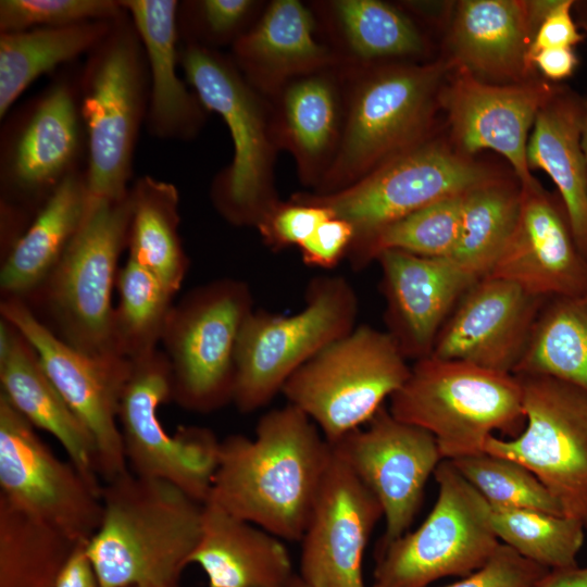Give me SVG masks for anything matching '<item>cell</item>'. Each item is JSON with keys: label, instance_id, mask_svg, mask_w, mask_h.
<instances>
[{"label": "cell", "instance_id": "15", "mask_svg": "<svg viewBox=\"0 0 587 587\" xmlns=\"http://www.w3.org/2000/svg\"><path fill=\"white\" fill-rule=\"evenodd\" d=\"M525 426L512 439L490 436L484 452L514 460L547 487L563 514L587 529V392L544 375H516Z\"/></svg>", "mask_w": 587, "mask_h": 587}, {"label": "cell", "instance_id": "11", "mask_svg": "<svg viewBox=\"0 0 587 587\" xmlns=\"http://www.w3.org/2000/svg\"><path fill=\"white\" fill-rule=\"evenodd\" d=\"M252 311L249 285L234 278L201 285L173 304L161 342L176 403L208 413L233 402L237 339Z\"/></svg>", "mask_w": 587, "mask_h": 587}, {"label": "cell", "instance_id": "40", "mask_svg": "<svg viewBox=\"0 0 587 587\" xmlns=\"http://www.w3.org/2000/svg\"><path fill=\"white\" fill-rule=\"evenodd\" d=\"M490 524L500 542L548 570L577 565L585 527L565 515L489 505Z\"/></svg>", "mask_w": 587, "mask_h": 587}, {"label": "cell", "instance_id": "43", "mask_svg": "<svg viewBox=\"0 0 587 587\" xmlns=\"http://www.w3.org/2000/svg\"><path fill=\"white\" fill-rule=\"evenodd\" d=\"M125 13L120 0H1L0 33L114 21Z\"/></svg>", "mask_w": 587, "mask_h": 587}, {"label": "cell", "instance_id": "46", "mask_svg": "<svg viewBox=\"0 0 587 587\" xmlns=\"http://www.w3.org/2000/svg\"><path fill=\"white\" fill-rule=\"evenodd\" d=\"M353 239L354 229L351 224L332 215L299 246L302 261L310 266L333 268L346 259Z\"/></svg>", "mask_w": 587, "mask_h": 587}, {"label": "cell", "instance_id": "6", "mask_svg": "<svg viewBox=\"0 0 587 587\" xmlns=\"http://www.w3.org/2000/svg\"><path fill=\"white\" fill-rule=\"evenodd\" d=\"M388 410L430 433L446 460L482 453L495 432L515 437L525 426L516 375L430 355L411 366Z\"/></svg>", "mask_w": 587, "mask_h": 587}, {"label": "cell", "instance_id": "3", "mask_svg": "<svg viewBox=\"0 0 587 587\" xmlns=\"http://www.w3.org/2000/svg\"><path fill=\"white\" fill-rule=\"evenodd\" d=\"M450 57L433 62L346 68L345 118L336 157L314 191L329 195L430 138L441 91L455 70Z\"/></svg>", "mask_w": 587, "mask_h": 587}, {"label": "cell", "instance_id": "27", "mask_svg": "<svg viewBox=\"0 0 587 587\" xmlns=\"http://www.w3.org/2000/svg\"><path fill=\"white\" fill-rule=\"evenodd\" d=\"M145 48L149 70V105L145 125L152 137L190 140L209 111L178 76L180 36L176 0H120Z\"/></svg>", "mask_w": 587, "mask_h": 587}, {"label": "cell", "instance_id": "30", "mask_svg": "<svg viewBox=\"0 0 587 587\" xmlns=\"http://www.w3.org/2000/svg\"><path fill=\"white\" fill-rule=\"evenodd\" d=\"M310 5L321 39L341 67L413 62L427 50L426 40L416 24L389 3L330 0Z\"/></svg>", "mask_w": 587, "mask_h": 587}, {"label": "cell", "instance_id": "5", "mask_svg": "<svg viewBox=\"0 0 587 587\" xmlns=\"http://www.w3.org/2000/svg\"><path fill=\"white\" fill-rule=\"evenodd\" d=\"M78 89L90 196L121 199L130 188L150 89L145 48L127 12L86 55Z\"/></svg>", "mask_w": 587, "mask_h": 587}, {"label": "cell", "instance_id": "36", "mask_svg": "<svg viewBox=\"0 0 587 587\" xmlns=\"http://www.w3.org/2000/svg\"><path fill=\"white\" fill-rule=\"evenodd\" d=\"M82 544L0 497V587H57Z\"/></svg>", "mask_w": 587, "mask_h": 587}, {"label": "cell", "instance_id": "10", "mask_svg": "<svg viewBox=\"0 0 587 587\" xmlns=\"http://www.w3.org/2000/svg\"><path fill=\"white\" fill-rule=\"evenodd\" d=\"M407 360L387 332L360 325L298 369L282 394L334 445L401 388L411 372Z\"/></svg>", "mask_w": 587, "mask_h": 587}, {"label": "cell", "instance_id": "22", "mask_svg": "<svg viewBox=\"0 0 587 587\" xmlns=\"http://www.w3.org/2000/svg\"><path fill=\"white\" fill-rule=\"evenodd\" d=\"M486 276L512 282L544 299L587 291V259L560 198L542 186L521 187L515 229Z\"/></svg>", "mask_w": 587, "mask_h": 587}, {"label": "cell", "instance_id": "23", "mask_svg": "<svg viewBox=\"0 0 587 587\" xmlns=\"http://www.w3.org/2000/svg\"><path fill=\"white\" fill-rule=\"evenodd\" d=\"M387 333L407 359L429 357L435 340L464 292L478 279L451 259L382 252Z\"/></svg>", "mask_w": 587, "mask_h": 587}, {"label": "cell", "instance_id": "2", "mask_svg": "<svg viewBox=\"0 0 587 587\" xmlns=\"http://www.w3.org/2000/svg\"><path fill=\"white\" fill-rule=\"evenodd\" d=\"M86 544L98 587H178L201 533L202 505L175 485L127 470L102 485Z\"/></svg>", "mask_w": 587, "mask_h": 587}, {"label": "cell", "instance_id": "32", "mask_svg": "<svg viewBox=\"0 0 587 587\" xmlns=\"http://www.w3.org/2000/svg\"><path fill=\"white\" fill-rule=\"evenodd\" d=\"M86 170L68 176L5 249L0 272L4 298L26 301L48 279L78 230L90 202Z\"/></svg>", "mask_w": 587, "mask_h": 587}, {"label": "cell", "instance_id": "37", "mask_svg": "<svg viewBox=\"0 0 587 587\" xmlns=\"http://www.w3.org/2000/svg\"><path fill=\"white\" fill-rule=\"evenodd\" d=\"M520 208L521 186L499 177L465 192L460 239L451 260L476 279L485 277L508 245Z\"/></svg>", "mask_w": 587, "mask_h": 587}, {"label": "cell", "instance_id": "41", "mask_svg": "<svg viewBox=\"0 0 587 587\" xmlns=\"http://www.w3.org/2000/svg\"><path fill=\"white\" fill-rule=\"evenodd\" d=\"M450 461L490 507L564 515L538 477L514 460L482 452Z\"/></svg>", "mask_w": 587, "mask_h": 587}, {"label": "cell", "instance_id": "14", "mask_svg": "<svg viewBox=\"0 0 587 587\" xmlns=\"http://www.w3.org/2000/svg\"><path fill=\"white\" fill-rule=\"evenodd\" d=\"M173 400L172 367L164 351L130 360L118 426L128 470L141 477L171 483L203 503L210 496L221 441L204 427L183 426L172 436L159 407Z\"/></svg>", "mask_w": 587, "mask_h": 587}, {"label": "cell", "instance_id": "31", "mask_svg": "<svg viewBox=\"0 0 587 587\" xmlns=\"http://www.w3.org/2000/svg\"><path fill=\"white\" fill-rule=\"evenodd\" d=\"M586 100L559 86L529 134V170H542L558 188L577 246L587 259V159L583 148Z\"/></svg>", "mask_w": 587, "mask_h": 587}, {"label": "cell", "instance_id": "33", "mask_svg": "<svg viewBox=\"0 0 587 587\" xmlns=\"http://www.w3.org/2000/svg\"><path fill=\"white\" fill-rule=\"evenodd\" d=\"M114 21L0 33V118L38 77L87 55Z\"/></svg>", "mask_w": 587, "mask_h": 587}, {"label": "cell", "instance_id": "19", "mask_svg": "<svg viewBox=\"0 0 587 587\" xmlns=\"http://www.w3.org/2000/svg\"><path fill=\"white\" fill-rule=\"evenodd\" d=\"M558 88L537 77L490 84L457 66L440 96L455 149L467 157L485 149L498 152L522 188L541 186L527 164V142L539 110Z\"/></svg>", "mask_w": 587, "mask_h": 587}, {"label": "cell", "instance_id": "16", "mask_svg": "<svg viewBox=\"0 0 587 587\" xmlns=\"http://www.w3.org/2000/svg\"><path fill=\"white\" fill-rule=\"evenodd\" d=\"M102 484L59 459L0 394V497L79 542L102 519Z\"/></svg>", "mask_w": 587, "mask_h": 587}, {"label": "cell", "instance_id": "1", "mask_svg": "<svg viewBox=\"0 0 587 587\" xmlns=\"http://www.w3.org/2000/svg\"><path fill=\"white\" fill-rule=\"evenodd\" d=\"M333 446L312 420L288 403L264 413L254 438L234 434L220 444L207 500L274 536L300 541Z\"/></svg>", "mask_w": 587, "mask_h": 587}, {"label": "cell", "instance_id": "28", "mask_svg": "<svg viewBox=\"0 0 587 587\" xmlns=\"http://www.w3.org/2000/svg\"><path fill=\"white\" fill-rule=\"evenodd\" d=\"M1 395L35 428L52 435L70 461L99 483L93 438L46 374L29 341L10 322L0 321Z\"/></svg>", "mask_w": 587, "mask_h": 587}, {"label": "cell", "instance_id": "25", "mask_svg": "<svg viewBox=\"0 0 587 587\" xmlns=\"http://www.w3.org/2000/svg\"><path fill=\"white\" fill-rule=\"evenodd\" d=\"M246 80L267 99L290 80L338 62L321 39L310 4L273 0L232 46L229 55Z\"/></svg>", "mask_w": 587, "mask_h": 587}, {"label": "cell", "instance_id": "29", "mask_svg": "<svg viewBox=\"0 0 587 587\" xmlns=\"http://www.w3.org/2000/svg\"><path fill=\"white\" fill-rule=\"evenodd\" d=\"M189 563L203 570L209 587H289L296 576L280 538L211 500L203 502Z\"/></svg>", "mask_w": 587, "mask_h": 587}, {"label": "cell", "instance_id": "50", "mask_svg": "<svg viewBox=\"0 0 587 587\" xmlns=\"http://www.w3.org/2000/svg\"><path fill=\"white\" fill-rule=\"evenodd\" d=\"M532 587H587V566L549 570Z\"/></svg>", "mask_w": 587, "mask_h": 587}, {"label": "cell", "instance_id": "17", "mask_svg": "<svg viewBox=\"0 0 587 587\" xmlns=\"http://www.w3.org/2000/svg\"><path fill=\"white\" fill-rule=\"evenodd\" d=\"M0 313L34 347L46 374L91 434L99 478L107 483L125 473L128 465L117 414L130 361L79 351L39 320L24 300L3 298Z\"/></svg>", "mask_w": 587, "mask_h": 587}, {"label": "cell", "instance_id": "48", "mask_svg": "<svg viewBox=\"0 0 587 587\" xmlns=\"http://www.w3.org/2000/svg\"><path fill=\"white\" fill-rule=\"evenodd\" d=\"M530 62L545 78L558 82L574 73L578 59L573 48H551L536 52Z\"/></svg>", "mask_w": 587, "mask_h": 587}, {"label": "cell", "instance_id": "47", "mask_svg": "<svg viewBox=\"0 0 587 587\" xmlns=\"http://www.w3.org/2000/svg\"><path fill=\"white\" fill-rule=\"evenodd\" d=\"M574 3L573 0H555L536 30L529 49V60L540 50L574 48L584 40L572 16Z\"/></svg>", "mask_w": 587, "mask_h": 587}, {"label": "cell", "instance_id": "52", "mask_svg": "<svg viewBox=\"0 0 587 587\" xmlns=\"http://www.w3.org/2000/svg\"><path fill=\"white\" fill-rule=\"evenodd\" d=\"M583 148H584V152L587 159V100H586V116H585L584 130H583Z\"/></svg>", "mask_w": 587, "mask_h": 587}, {"label": "cell", "instance_id": "13", "mask_svg": "<svg viewBox=\"0 0 587 587\" xmlns=\"http://www.w3.org/2000/svg\"><path fill=\"white\" fill-rule=\"evenodd\" d=\"M496 177L471 157L430 137L342 190L297 192L291 198L326 208L350 223L353 247L423 207L463 195Z\"/></svg>", "mask_w": 587, "mask_h": 587}, {"label": "cell", "instance_id": "21", "mask_svg": "<svg viewBox=\"0 0 587 587\" xmlns=\"http://www.w3.org/2000/svg\"><path fill=\"white\" fill-rule=\"evenodd\" d=\"M547 300L512 282L482 277L444 323L430 357L514 374Z\"/></svg>", "mask_w": 587, "mask_h": 587}, {"label": "cell", "instance_id": "26", "mask_svg": "<svg viewBox=\"0 0 587 587\" xmlns=\"http://www.w3.org/2000/svg\"><path fill=\"white\" fill-rule=\"evenodd\" d=\"M279 149L295 159L314 191L329 170L345 118V72L334 65L297 77L268 98Z\"/></svg>", "mask_w": 587, "mask_h": 587}, {"label": "cell", "instance_id": "53", "mask_svg": "<svg viewBox=\"0 0 587 587\" xmlns=\"http://www.w3.org/2000/svg\"><path fill=\"white\" fill-rule=\"evenodd\" d=\"M289 587H312V586L307 584L298 574H296Z\"/></svg>", "mask_w": 587, "mask_h": 587}, {"label": "cell", "instance_id": "24", "mask_svg": "<svg viewBox=\"0 0 587 587\" xmlns=\"http://www.w3.org/2000/svg\"><path fill=\"white\" fill-rule=\"evenodd\" d=\"M555 0H463L448 28L451 59L485 80L520 83L534 78L529 49Z\"/></svg>", "mask_w": 587, "mask_h": 587}, {"label": "cell", "instance_id": "8", "mask_svg": "<svg viewBox=\"0 0 587 587\" xmlns=\"http://www.w3.org/2000/svg\"><path fill=\"white\" fill-rule=\"evenodd\" d=\"M358 297L340 275L313 278L304 308L294 315L253 310L242 323L235 351L233 402L250 413L282 394L304 363L355 328Z\"/></svg>", "mask_w": 587, "mask_h": 587}, {"label": "cell", "instance_id": "39", "mask_svg": "<svg viewBox=\"0 0 587 587\" xmlns=\"http://www.w3.org/2000/svg\"><path fill=\"white\" fill-rule=\"evenodd\" d=\"M120 301L113 310L112 344L127 360L146 355L161 342L173 295L149 270L132 259L116 277Z\"/></svg>", "mask_w": 587, "mask_h": 587}, {"label": "cell", "instance_id": "7", "mask_svg": "<svg viewBox=\"0 0 587 587\" xmlns=\"http://www.w3.org/2000/svg\"><path fill=\"white\" fill-rule=\"evenodd\" d=\"M79 73H59L7 118L1 132L0 189L4 236L16 238L53 191L87 168Z\"/></svg>", "mask_w": 587, "mask_h": 587}, {"label": "cell", "instance_id": "42", "mask_svg": "<svg viewBox=\"0 0 587 587\" xmlns=\"http://www.w3.org/2000/svg\"><path fill=\"white\" fill-rule=\"evenodd\" d=\"M265 4L253 0H198L179 2L177 23L182 42L216 49L240 38Z\"/></svg>", "mask_w": 587, "mask_h": 587}, {"label": "cell", "instance_id": "35", "mask_svg": "<svg viewBox=\"0 0 587 587\" xmlns=\"http://www.w3.org/2000/svg\"><path fill=\"white\" fill-rule=\"evenodd\" d=\"M514 375H544L587 392V291L548 299Z\"/></svg>", "mask_w": 587, "mask_h": 587}, {"label": "cell", "instance_id": "18", "mask_svg": "<svg viewBox=\"0 0 587 587\" xmlns=\"http://www.w3.org/2000/svg\"><path fill=\"white\" fill-rule=\"evenodd\" d=\"M366 424L333 446L382 504V548L408 532L444 458L430 433L396 419L384 405Z\"/></svg>", "mask_w": 587, "mask_h": 587}, {"label": "cell", "instance_id": "51", "mask_svg": "<svg viewBox=\"0 0 587 587\" xmlns=\"http://www.w3.org/2000/svg\"><path fill=\"white\" fill-rule=\"evenodd\" d=\"M574 7L577 8V11H578L579 15L583 16V26L587 30V1H584V2H576L575 1Z\"/></svg>", "mask_w": 587, "mask_h": 587}, {"label": "cell", "instance_id": "34", "mask_svg": "<svg viewBox=\"0 0 587 587\" xmlns=\"http://www.w3.org/2000/svg\"><path fill=\"white\" fill-rule=\"evenodd\" d=\"M129 193L128 258L149 270L175 296L189 265L178 232V190L171 183L143 175L130 185Z\"/></svg>", "mask_w": 587, "mask_h": 587}, {"label": "cell", "instance_id": "38", "mask_svg": "<svg viewBox=\"0 0 587 587\" xmlns=\"http://www.w3.org/2000/svg\"><path fill=\"white\" fill-rule=\"evenodd\" d=\"M463 195L440 199L389 224L351 247L346 259L353 270L364 268L387 250L451 259L460 239Z\"/></svg>", "mask_w": 587, "mask_h": 587}, {"label": "cell", "instance_id": "49", "mask_svg": "<svg viewBox=\"0 0 587 587\" xmlns=\"http://www.w3.org/2000/svg\"><path fill=\"white\" fill-rule=\"evenodd\" d=\"M82 544L73 553L57 582V587H98L97 577Z\"/></svg>", "mask_w": 587, "mask_h": 587}, {"label": "cell", "instance_id": "12", "mask_svg": "<svg viewBox=\"0 0 587 587\" xmlns=\"http://www.w3.org/2000/svg\"><path fill=\"white\" fill-rule=\"evenodd\" d=\"M437 500L424 522L377 548L372 587H426L447 576H469L494 555L500 540L489 504L444 459L434 472Z\"/></svg>", "mask_w": 587, "mask_h": 587}, {"label": "cell", "instance_id": "4", "mask_svg": "<svg viewBox=\"0 0 587 587\" xmlns=\"http://www.w3.org/2000/svg\"><path fill=\"white\" fill-rule=\"evenodd\" d=\"M179 66L207 110L225 122L234 145L232 162L212 182L213 207L232 225L257 227L280 201L271 102L217 49L183 42Z\"/></svg>", "mask_w": 587, "mask_h": 587}, {"label": "cell", "instance_id": "9", "mask_svg": "<svg viewBox=\"0 0 587 587\" xmlns=\"http://www.w3.org/2000/svg\"><path fill=\"white\" fill-rule=\"evenodd\" d=\"M130 217L129 191L121 199L91 197L78 230L33 296L45 303L58 336L90 355H117L112 344V290L118 258L127 248Z\"/></svg>", "mask_w": 587, "mask_h": 587}, {"label": "cell", "instance_id": "20", "mask_svg": "<svg viewBox=\"0 0 587 587\" xmlns=\"http://www.w3.org/2000/svg\"><path fill=\"white\" fill-rule=\"evenodd\" d=\"M382 517L377 498L333 446L300 540L298 575L312 587H366L364 552Z\"/></svg>", "mask_w": 587, "mask_h": 587}, {"label": "cell", "instance_id": "44", "mask_svg": "<svg viewBox=\"0 0 587 587\" xmlns=\"http://www.w3.org/2000/svg\"><path fill=\"white\" fill-rule=\"evenodd\" d=\"M332 215L326 208L290 197L288 201L280 200L255 228L274 251L291 246L299 248Z\"/></svg>", "mask_w": 587, "mask_h": 587}, {"label": "cell", "instance_id": "45", "mask_svg": "<svg viewBox=\"0 0 587 587\" xmlns=\"http://www.w3.org/2000/svg\"><path fill=\"white\" fill-rule=\"evenodd\" d=\"M548 571L501 542L484 566L446 587H532Z\"/></svg>", "mask_w": 587, "mask_h": 587}]
</instances>
